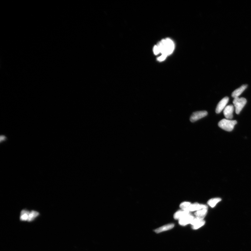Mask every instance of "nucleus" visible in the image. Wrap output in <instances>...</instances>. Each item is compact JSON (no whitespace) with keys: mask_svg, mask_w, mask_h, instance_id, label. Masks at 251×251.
<instances>
[{"mask_svg":"<svg viewBox=\"0 0 251 251\" xmlns=\"http://www.w3.org/2000/svg\"><path fill=\"white\" fill-rule=\"evenodd\" d=\"M222 199L219 198H214L208 200V205L211 208H214L217 204L221 201Z\"/></svg>","mask_w":251,"mask_h":251,"instance_id":"nucleus-13","label":"nucleus"},{"mask_svg":"<svg viewBox=\"0 0 251 251\" xmlns=\"http://www.w3.org/2000/svg\"><path fill=\"white\" fill-rule=\"evenodd\" d=\"M248 86V85H243L237 89L236 90H234L231 94V96L234 98V99L236 98L239 97V96L243 93L246 89Z\"/></svg>","mask_w":251,"mask_h":251,"instance_id":"nucleus-9","label":"nucleus"},{"mask_svg":"<svg viewBox=\"0 0 251 251\" xmlns=\"http://www.w3.org/2000/svg\"><path fill=\"white\" fill-rule=\"evenodd\" d=\"M229 98L226 97L222 99L218 104L216 110V112L219 114L224 110L229 101Z\"/></svg>","mask_w":251,"mask_h":251,"instance_id":"nucleus-5","label":"nucleus"},{"mask_svg":"<svg viewBox=\"0 0 251 251\" xmlns=\"http://www.w3.org/2000/svg\"><path fill=\"white\" fill-rule=\"evenodd\" d=\"M167 56L165 55H162L160 57L158 58L157 59L159 61H163L165 59Z\"/></svg>","mask_w":251,"mask_h":251,"instance_id":"nucleus-19","label":"nucleus"},{"mask_svg":"<svg viewBox=\"0 0 251 251\" xmlns=\"http://www.w3.org/2000/svg\"><path fill=\"white\" fill-rule=\"evenodd\" d=\"M174 224H173L166 225L163 226V227L156 229L155 230V231L157 233H160L163 232V231L171 229L173 228H174Z\"/></svg>","mask_w":251,"mask_h":251,"instance_id":"nucleus-12","label":"nucleus"},{"mask_svg":"<svg viewBox=\"0 0 251 251\" xmlns=\"http://www.w3.org/2000/svg\"><path fill=\"white\" fill-rule=\"evenodd\" d=\"M208 112L205 111H197L192 114L190 118V121L194 122L204 118L208 115Z\"/></svg>","mask_w":251,"mask_h":251,"instance_id":"nucleus-4","label":"nucleus"},{"mask_svg":"<svg viewBox=\"0 0 251 251\" xmlns=\"http://www.w3.org/2000/svg\"><path fill=\"white\" fill-rule=\"evenodd\" d=\"M29 213V211L26 210H23L21 211L20 217V219L21 221H28Z\"/></svg>","mask_w":251,"mask_h":251,"instance_id":"nucleus-14","label":"nucleus"},{"mask_svg":"<svg viewBox=\"0 0 251 251\" xmlns=\"http://www.w3.org/2000/svg\"><path fill=\"white\" fill-rule=\"evenodd\" d=\"M190 214V212L187 210H183L178 211L176 212L174 215V218L175 219L179 220L182 218Z\"/></svg>","mask_w":251,"mask_h":251,"instance_id":"nucleus-11","label":"nucleus"},{"mask_svg":"<svg viewBox=\"0 0 251 251\" xmlns=\"http://www.w3.org/2000/svg\"><path fill=\"white\" fill-rule=\"evenodd\" d=\"M234 110V107L232 105H229L226 107L223 113L226 119L231 120L233 118Z\"/></svg>","mask_w":251,"mask_h":251,"instance_id":"nucleus-6","label":"nucleus"},{"mask_svg":"<svg viewBox=\"0 0 251 251\" xmlns=\"http://www.w3.org/2000/svg\"><path fill=\"white\" fill-rule=\"evenodd\" d=\"M237 123V122L236 121L224 119L219 122L218 125L222 130L228 132H231L233 130Z\"/></svg>","mask_w":251,"mask_h":251,"instance_id":"nucleus-2","label":"nucleus"},{"mask_svg":"<svg viewBox=\"0 0 251 251\" xmlns=\"http://www.w3.org/2000/svg\"><path fill=\"white\" fill-rule=\"evenodd\" d=\"M208 212V206L205 208L200 209L196 211L195 213V216L196 217L200 219L203 220L204 218L207 214Z\"/></svg>","mask_w":251,"mask_h":251,"instance_id":"nucleus-10","label":"nucleus"},{"mask_svg":"<svg viewBox=\"0 0 251 251\" xmlns=\"http://www.w3.org/2000/svg\"><path fill=\"white\" fill-rule=\"evenodd\" d=\"M191 204L190 202H184L180 204V207L183 210H187Z\"/></svg>","mask_w":251,"mask_h":251,"instance_id":"nucleus-17","label":"nucleus"},{"mask_svg":"<svg viewBox=\"0 0 251 251\" xmlns=\"http://www.w3.org/2000/svg\"><path fill=\"white\" fill-rule=\"evenodd\" d=\"M194 217L191 214L185 216L179 220V224L182 226H185L189 224H191L192 220L193 219Z\"/></svg>","mask_w":251,"mask_h":251,"instance_id":"nucleus-7","label":"nucleus"},{"mask_svg":"<svg viewBox=\"0 0 251 251\" xmlns=\"http://www.w3.org/2000/svg\"><path fill=\"white\" fill-rule=\"evenodd\" d=\"M247 100L244 97H237L234 99L233 103L235 107L236 112L239 114L247 103Z\"/></svg>","mask_w":251,"mask_h":251,"instance_id":"nucleus-3","label":"nucleus"},{"mask_svg":"<svg viewBox=\"0 0 251 251\" xmlns=\"http://www.w3.org/2000/svg\"><path fill=\"white\" fill-rule=\"evenodd\" d=\"M205 224V221L204 220H200L196 223L195 225L192 226V227L193 229L196 230L200 228L201 227L204 225Z\"/></svg>","mask_w":251,"mask_h":251,"instance_id":"nucleus-16","label":"nucleus"},{"mask_svg":"<svg viewBox=\"0 0 251 251\" xmlns=\"http://www.w3.org/2000/svg\"><path fill=\"white\" fill-rule=\"evenodd\" d=\"M153 52L155 55H157L160 53V49L157 46H155L153 47Z\"/></svg>","mask_w":251,"mask_h":251,"instance_id":"nucleus-18","label":"nucleus"},{"mask_svg":"<svg viewBox=\"0 0 251 251\" xmlns=\"http://www.w3.org/2000/svg\"><path fill=\"white\" fill-rule=\"evenodd\" d=\"M39 214L38 212L35 211H32L30 212L29 215V218H28V222H31L34 220L36 217H37Z\"/></svg>","mask_w":251,"mask_h":251,"instance_id":"nucleus-15","label":"nucleus"},{"mask_svg":"<svg viewBox=\"0 0 251 251\" xmlns=\"http://www.w3.org/2000/svg\"><path fill=\"white\" fill-rule=\"evenodd\" d=\"M160 53L167 56L171 55L174 48V42L169 38L162 40L158 45Z\"/></svg>","mask_w":251,"mask_h":251,"instance_id":"nucleus-1","label":"nucleus"},{"mask_svg":"<svg viewBox=\"0 0 251 251\" xmlns=\"http://www.w3.org/2000/svg\"><path fill=\"white\" fill-rule=\"evenodd\" d=\"M207 206L204 205H200L198 203L191 204L187 209L189 212L197 211L200 209L207 207Z\"/></svg>","mask_w":251,"mask_h":251,"instance_id":"nucleus-8","label":"nucleus"}]
</instances>
